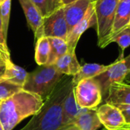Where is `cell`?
<instances>
[{"label":"cell","instance_id":"ffe728a7","mask_svg":"<svg viewBox=\"0 0 130 130\" xmlns=\"http://www.w3.org/2000/svg\"><path fill=\"white\" fill-rule=\"evenodd\" d=\"M51 53V45L48 38L41 37L38 39L35 46V61L37 64L41 66L47 65Z\"/></svg>","mask_w":130,"mask_h":130},{"label":"cell","instance_id":"d590c367","mask_svg":"<svg viewBox=\"0 0 130 130\" xmlns=\"http://www.w3.org/2000/svg\"><path fill=\"white\" fill-rule=\"evenodd\" d=\"M92 1H96V0H92Z\"/></svg>","mask_w":130,"mask_h":130},{"label":"cell","instance_id":"cb8c5ba5","mask_svg":"<svg viewBox=\"0 0 130 130\" xmlns=\"http://www.w3.org/2000/svg\"><path fill=\"white\" fill-rule=\"evenodd\" d=\"M11 1V0H5L0 5V18L2 21L3 34L6 39H7V35H8V29L9 18H10Z\"/></svg>","mask_w":130,"mask_h":130},{"label":"cell","instance_id":"52a82bcc","mask_svg":"<svg viewBox=\"0 0 130 130\" xmlns=\"http://www.w3.org/2000/svg\"><path fill=\"white\" fill-rule=\"evenodd\" d=\"M67 34V25L62 6L50 15L43 18L42 25L35 34V38L38 39L41 37H57L66 40Z\"/></svg>","mask_w":130,"mask_h":130},{"label":"cell","instance_id":"44dd1931","mask_svg":"<svg viewBox=\"0 0 130 130\" xmlns=\"http://www.w3.org/2000/svg\"><path fill=\"white\" fill-rule=\"evenodd\" d=\"M43 18H45L62 7L61 0H31Z\"/></svg>","mask_w":130,"mask_h":130},{"label":"cell","instance_id":"d4e9b609","mask_svg":"<svg viewBox=\"0 0 130 130\" xmlns=\"http://www.w3.org/2000/svg\"><path fill=\"white\" fill-rule=\"evenodd\" d=\"M11 60L9 52H2L0 54V80H2L5 73L8 62Z\"/></svg>","mask_w":130,"mask_h":130},{"label":"cell","instance_id":"83f0119b","mask_svg":"<svg viewBox=\"0 0 130 130\" xmlns=\"http://www.w3.org/2000/svg\"><path fill=\"white\" fill-rule=\"evenodd\" d=\"M77 0H61V3H62V5H68V4H70L74 2H76Z\"/></svg>","mask_w":130,"mask_h":130},{"label":"cell","instance_id":"8fae6325","mask_svg":"<svg viewBox=\"0 0 130 130\" xmlns=\"http://www.w3.org/2000/svg\"><path fill=\"white\" fill-rule=\"evenodd\" d=\"M104 103L113 105H130V84L124 82L112 84L109 88L106 98L103 101V104Z\"/></svg>","mask_w":130,"mask_h":130},{"label":"cell","instance_id":"74e56055","mask_svg":"<svg viewBox=\"0 0 130 130\" xmlns=\"http://www.w3.org/2000/svg\"><path fill=\"white\" fill-rule=\"evenodd\" d=\"M3 48H4V47H3Z\"/></svg>","mask_w":130,"mask_h":130},{"label":"cell","instance_id":"8992f818","mask_svg":"<svg viewBox=\"0 0 130 130\" xmlns=\"http://www.w3.org/2000/svg\"><path fill=\"white\" fill-rule=\"evenodd\" d=\"M129 71L130 53L126 57L119 56L114 62L110 64V67L106 72L94 78L100 86L103 101L107 95L110 86L113 83L124 82V78Z\"/></svg>","mask_w":130,"mask_h":130},{"label":"cell","instance_id":"d6a6232c","mask_svg":"<svg viewBox=\"0 0 130 130\" xmlns=\"http://www.w3.org/2000/svg\"><path fill=\"white\" fill-rule=\"evenodd\" d=\"M123 127H126V128H128V129H130V125H126V124Z\"/></svg>","mask_w":130,"mask_h":130},{"label":"cell","instance_id":"4fadbf2b","mask_svg":"<svg viewBox=\"0 0 130 130\" xmlns=\"http://www.w3.org/2000/svg\"><path fill=\"white\" fill-rule=\"evenodd\" d=\"M73 87L68 94L67 95L62 107V123L66 129L69 126L73 124L76 117L84 111V108L80 107L77 105L76 98L74 96V90Z\"/></svg>","mask_w":130,"mask_h":130},{"label":"cell","instance_id":"7c38bea8","mask_svg":"<svg viewBox=\"0 0 130 130\" xmlns=\"http://www.w3.org/2000/svg\"><path fill=\"white\" fill-rule=\"evenodd\" d=\"M130 23V0H120L117 9L115 14L113 27L110 35V40L122 30L129 26Z\"/></svg>","mask_w":130,"mask_h":130},{"label":"cell","instance_id":"f546056e","mask_svg":"<svg viewBox=\"0 0 130 130\" xmlns=\"http://www.w3.org/2000/svg\"><path fill=\"white\" fill-rule=\"evenodd\" d=\"M64 130H80L76 126H74V125H70V126H69L68 127H67L66 129Z\"/></svg>","mask_w":130,"mask_h":130},{"label":"cell","instance_id":"3957f363","mask_svg":"<svg viewBox=\"0 0 130 130\" xmlns=\"http://www.w3.org/2000/svg\"><path fill=\"white\" fill-rule=\"evenodd\" d=\"M64 76L54 65L41 66L28 73L22 90L36 94L45 101Z\"/></svg>","mask_w":130,"mask_h":130},{"label":"cell","instance_id":"e0dca14e","mask_svg":"<svg viewBox=\"0 0 130 130\" xmlns=\"http://www.w3.org/2000/svg\"><path fill=\"white\" fill-rule=\"evenodd\" d=\"M110 67V64L105 66L97 63H86L80 66L78 72L72 77V82L74 87L80 81L88 78H93L103 72H106Z\"/></svg>","mask_w":130,"mask_h":130},{"label":"cell","instance_id":"9c48e42d","mask_svg":"<svg viewBox=\"0 0 130 130\" xmlns=\"http://www.w3.org/2000/svg\"><path fill=\"white\" fill-rule=\"evenodd\" d=\"M96 24H97V18L95 14L94 2L92 1L84 18L67 34L66 42L68 46V50H75L77 44L82 34L88 28L92 27H95Z\"/></svg>","mask_w":130,"mask_h":130},{"label":"cell","instance_id":"6da1fadb","mask_svg":"<svg viewBox=\"0 0 130 130\" xmlns=\"http://www.w3.org/2000/svg\"><path fill=\"white\" fill-rule=\"evenodd\" d=\"M72 77L64 75L46 98L41 108L20 130H64L62 123L64 101L74 87Z\"/></svg>","mask_w":130,"mask_h":130},{"label":"cell","instance_id":"5bb4252c","mask_svg":"<svg viewBox=\"0 0 130 130\" xmlns=\"http://www.w3.org/2000/svg\"><path fill=\"white\" fill-rule=\"evenodd\" d=\"M54 66L61 74L74 76L78 72L81 66L77 59L75 50H68L67 53L56 60Z\"/></svg>","mask_w":130,"mask_h":130},{"label":"cell","instance_id":"836d02e7","mask_svg":"<svg viewBox=\"0 0 130 130\" xmlns=\"http://www.w3.org/2000/svg\"><path fill=\"white\" fill-rule=\"evenodd\" d=\"M0 130H4V129H3V126H2V125L1 124V123H0Z\"/></svg>","mask_w":130,"mask_h":130},{"label":"cell","instance_id":"30bf717a","mask_svg":"<svg viewBox=\"0 0 130 130\" xmlns=\"http://www.w3.org/2000/svg\"><path fill=\"white\" fill-rule=\"evenodd\" d=\"M91 2L92 0H77L63 6L68 34L84 18Z\"/></svg>","mask_w":130,"mask_h":130},{"label":"cell","instance_id":"2e32d148","mask_svg":"<svg viewBox=\"0 0 130 130\" xmlns=\"http://www.w3.org/2000/svg\"><path fill=\"white\" fill-rule=\"evenodd\" d=\"M24 11L28 24L34 33V35L39 30L42 25L43 17L37 7L31 0H18Z\"/></svg>","mask_w":130,"mask_h":130},{"label":"cell","instance_id":"9a60e30c","mask_svg":"<svg viewBox=\"0 0 130 130\" xmlns=\"http://www.w3.org/2000/svg\"><path fill=\"white\" fill-rule=\"evenodd\" d=\"M80 130H97L102 124L98 118L97 110L84 109L74 120L73 124Z\"/></svg>","mask_w":130,"mask_h":130},{"label":"cell","instance_id":"ba28073f","mask_svg":"<svg viewBox=\"0 0 130 130\" xmlns=\"http://www.w3.org/2000/svg\"><path fill=\"white\" fill-rule=\"evenodd\" d=\"M101 124L107 130H117L126 125V121L120 109L113 104L104 103L97 109Z\"/></svg>","mask_w":130,"mask_h":130},{"label":"cell","instance_id":"d6986e66","mask_svg":"<svg viewBox=\"0 0 130 130\" xmlns=\"http://www.w3.org/2000/svg\"><path fill=\"white\" fill-rule=\"evenodd\" d=\"M51 45V53L47 66L54 65L56 60L67 53L68 46L66 40L57 37H48Z\"/></svg>","mask_w":130,"mask_h":130},{"label":"cell","instance_id":"484cf974","mask_svg":"<svg viewBox=\"0 0 130 130\" xmlns=\"http://www.w3.org/2000/svg\"><path fill=\"white\" fill-rule=\"evenodd\" d=\"M120 110L122 112L126 125H130V105L127 104H116Z\"/></svg>","mask_w":130,"mask_h":130},{"label":"cell","instance_id":"277c9868","mask_svg":"<svg viewBox=\"0 0 130 130\" xmlns=\"http://www.w3.org/2000/svg\"><path fill=\"white\" fill-rule=\"evenodd\" d=\"M94 2L97 24L95 29L97 34V45L105 48L110 43L115 14L120 0H96Z\"/></svg>","mask_w":130,"mask_h":130},{"label":"cell","instance_id":"603a6c76","mask_svg":"<svg viewBox=\"0 0 130 130\" xmlns=\"http://www.w3.org/2000/svg\"><path fill=\"white\" fill-rule=\"evenodd\" d=\"M22 90V87L6 80H0V102Z\"/></svg>","mask_w":130,"mask_h":130},{"label":"cell","instance_id":"4dcf8cb0","mask_svg":"<svg viewBox=\"0 0 130 130\" xmlns=\"http://www.w3.org/2000/svg\"><path fill=\"white\" fill-rule=\"evenodd\" d=\"M2 52H9V51H8V50H6V49H5V48H3L2 46H0V54H1Z\"/></svg>","mask_w":130,"mask_h":130},{"label":"cell","instance_id":"7402d4cb","mask_svg":"<svg viewBox=\"0 0 130 130\" xmlns=\"http://www.w3.org/2000/svg\"><path fill=\"white\" fill-rule=\"evenodd\" d=\"M114 42L116 43L121 49V54L120 55V57H124L123 54L125 50L130 46V26L122 30L110 40V43Z\"/></svg>","mask_w":130,"mask_h":130},{"label":"cell","instance_id":"7a4b0ae2","mask_svg":"<svg viewBox=\"0 0 130 130\" xmlns=\"http://www.w3.org/2000/svg\"><path fill=\"white\" fill-rule=\"evenodd\" d=\"M44 101L38 94L21 90L0 102V123L4 130H12L41 108Z\"/></svg>","mask_w":130,"mask_h":130},{"label":"cell","instance_id":"5b68a950","mask_svg":"<svg viewBox=\"0 0 130 130\" xmlns=\"http://www.w3.org/2000/svg\"><path fill=\"white\" fill-rule=\"evenodd\" d=\"M74 90L77 105L81 108L97 110L103 102L100 86L94 78L80 81Z\"/></svg>","mask_w":130,"mask_h":130},{"label":"cell","instance_id":"1f68e13d","mask_svg":"<svg viewBox=\"0 0 130 130\" xmlns=\"http://www.w3.org/2000/svg\"><path fill=\"white\" fill-rule=\"evenodd\" d=\"M103 130H107L106 129H103ZM117 130H130L129 129H128V128H126V127H123V128H121V129H119Z\"/></svg>","mask_w":130,"mask_h":130},{"label":"cell","instance_id":"e575fe53","mask_svg":"<svg viewBox=\"0 0 130 130\" xmlns=\"http://www.w3.org/2000/svg\"><path fill=\"white\" fill-rule=\"evenodd\" d=\"M5 1V0H0V5H2Z\"/></svg>","mask_w":130,"mask_h":130},{"label":"cell","instance_id":"f1b7e54d","mask_svg":"<svg viewBox=\"0 0 130 130\" xmlns=\"http://www.w3.org/2000/svg\"><path fill=\"white\" fill-rule=\"evenodd\" d=\"M124 82L130 84V71L127 73V75H126V77L124 78Z\"/></svg>","mask_w":130,"mask_h":130},{"label":"cell","instance_id":"4316f807","mask_svg":"<svg viewBox=\"0 0 130 130\" xmlns=\"http://www.w3.org/2000/svg\"><path fill=\"white\" fill-rule=\"evenodd\" d=\"M6 40L7 39L5 37V35L3 34L2 21H1V18H0V46H2V47H4L6 50H8V46H7V43H6Z\"/></svg>","mask_w":130,"mask_h":130},{"label":"cell","instance_id":"ac0fdd59","mask_svg":"<svg viewBox=\"0 0 130 130\" xmlns=\"http://www.w3.org/2000/svg\"><path fill=\"white\" fill-rule=\"evenodd\" d=\"M28 75V73L25 69L16 66L11 62V60H10L8 63L7 69L2 79L22 87L27 79Z\"/></svg>","mask_w":130,"mask_h":130},{"label":"cell","instance_id":"8d00e7d4","mask_svg":"<svg viewBox=\"0 0 130 130\" xmlns=\"http://www.w3.org/2000/svg\"><path fill=\"white\" fill-rule=\"evenodd\" d=\"M129 26H130V23H129Z\"/></svg>","mask_w":130,"mask_h":130}]
</instances>
